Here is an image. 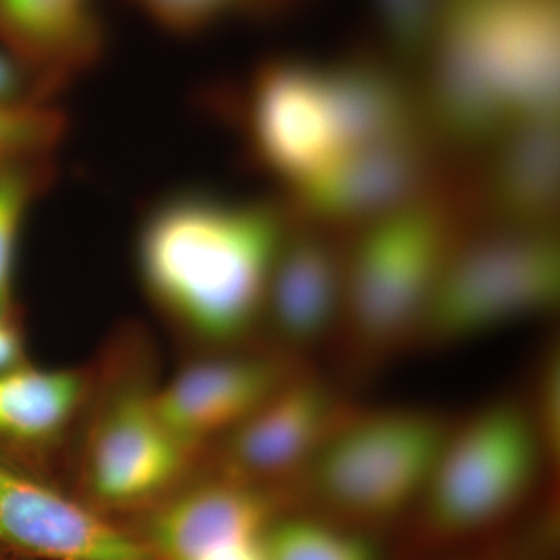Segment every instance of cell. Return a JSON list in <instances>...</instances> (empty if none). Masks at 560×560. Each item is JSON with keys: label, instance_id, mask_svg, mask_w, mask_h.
I'll return each mask as SVG.
<instances>
[{"label": "cell", "instance_id": "23", "mask_svg": "<svg viewBox=\"0 0 560 560\" xmlns=\"http://www.w3.org/2000/svg\"><path fill=\"white\" fill-rule=\"evenodd\" d=\"M22 355L20 335L14 329L13 319L0 316V371L18 366Z\"/></svg>", "mask_w": 560, "mask_h": 560}, {"label": "cell", "instance_id": "18", "mask_svg": "<svg viewBox=\"0 0 560 560\" xmlns=\"http://www.w3.org/2000/svg\"><path fill=\"white\" fill-rule=\"evenodd\" d=\"M268 560H383L368 530L318 517L276 518L267 534Z\"/></svg>", "mask_w": 560, "mask_h": 560}, {"label": "cell", "instance_id": "12", "mask_svg": "<svg viewBox=\"0 0 560 560\" xmlns=\"http://www.w3.org/2000/svg\"><path fill=\"white\" fill-rule=\"evenodd\" d=\"M291 374L285 363L265 357L205 360L180 371L150 399L162 425L194 451L241 425Z\"/></svg>", "mask_w": 560, "mask_h": 560}, {"label": "cell", "instance_id": "17", "mask_svg": "<svg viewBox=\"0 0 560 560\" xmlns=\"http://www.w3.org/2000/svg\"><path fill=\"white\" fill-rule=\"evenodd\" d=\"M54 156L0 161V316L13 319V271L22 224L54 186Z\"/></svg>", "mask_w": 560, "mask_h": 560}, {"label": "cell", "instance_id": "15", "mask_svg": "<svg viewBox=\"0 0 560 560\" xmlns=\"http://www.w3.org/2000/svg\"><path fill=\"white\" fill-rule=\"evenodd\" d=\"M492 171V198L504 217L536 228L555 209L559 136L555 117L529 121L504 135Z\"/></svg>", "mask_w": 560, "mask_h": 560}, {"label": "cell", "instance_id": "11", "mask_svg": "<svg viewBox=\"0 0 560 560\" xmlns=\"http://www.w3.org/2000/svg\"><path fill=\"white\" fill-rule=\"evenodd\" d=\"M348 415L327 383L294 375L228 433L230 477L257 482L305 470Z\"/></svg>", "mask_w": 560, "mask_h": 560}, {"label": "cell", "instance_id": "5", "mask_svg": "<svg viewBox=\"0 0 560 560\" xmlns=\"http://www.w3.org/2000/svg\"><path fill=\"white\" fill-rule=\"evenodd\" d=\"M453 250L451 217L433 202H405L372 221L345 261L341 320L357 349L382 355L418 340Z\"/></svg>", "mask_w": 560, "mask_h": 560}, {"label": "cell", "instance_id": "13", "mask_svg": "<svg viewBox=\"0 0 560 560\" xmlns=\"http://www.w3.org/2000/svg\"><path fill=\"white\" fill-rule=\"evenodd\" d=\"M0 44L60 94L103 60L98 0H0Z\"/></svg>", "mask_w": 560, "mask_h": 560}, {"label": "cell", "instance_id": "22", "mask_svg": "<svg viewBox=\"0 0 560 560\" xmlns=\"http://www.w3.org/2000/svg\"><path fill=\"white\" fill-rule=\"evenodd\" d=\"M57 92L0 44V106L54 103Z\"/></svg>", "mask_w": 560, "mask_h": 560}, {"label": "cell", "instance_id": "9", "mask_svg": "<svg viewBox=\"0 0 560 560\" xmlns=\"http://www.w3.org/2000/svg\"><path fill=\"white\" fill-rule=\"evenodd\" d=\"M276 503L256 482H206L172 501L151 523L156 560H268Z\"/></svg>", "mask_w": 560, "mask_h": 560}, {"label": "cell", "instance_id": "21", "mask_svg": "<svg viewBox=\"0 0 560 560\" xmlns=\"http://www.w3.org/2000/svg\"><path fill=\"white\" fill-rule=\"evenodd\" d=\"M536 404L529 410L536 420L548 460L559 459L560 451V359L559 348H548L541 357L536 383Z\"/></svg>", "mask_w": 560, "mask_h": 560}, {"label": "cell", "instance_id": "14", "mask_svg": "<svg viewBox=\"0 0 560 560\" xmlns=\"http://www.w3.org/2000/svg\"><path fill=\"white\" fill-rule=\"evenodd\" d=\"M345 261L318 235L289 232L272 268L264 315L280 340L311 348L342 319Z\"/></svg>", "mask_w": 560, "mask_h": 560}, {"label": "cell", "instance_id": "4", "mask_svg": "<svg viewBox=\"0 0 560 560\" xmlns=\"http://www.w3.org/2000/svg\"><path fill=\"white\" fill-rule=\"evenodd\" d=\"M452 429L418 408L349 412L305 467L308 489L341 525L396 521L422 500Z\"/></svg>", "mask_w": 560, "mask_h": 560}, {"label": "cell", "instance_id": "8", "mask_svg": "<svg viewBox=\"0 0 560 560\" xmlns=\"http://www.w3.org/2000/svg\"><path fill=\"white\" fill-rule=\"evenodd\" d=\"M0 547L38 560H156L149 545L3 460Z\"/></svg>", "mask_w": 560, "mask_h": 560}, {"label": "cell", "instance_id": "19", "mask_svg": "<svg viewBox=\"0 0 560 560\" xmlns=\"http://www.w3.org/2000/svg\"><path fill=\"white\" fill-rule=\"evenodd\" d=\"M154 27L175 38H191L232 16L268 18L293 0H127Z\"/></svg>", "mask_w": 560, "mask_h": 560}, {"label": "cell", "instance_id": "7", "mask_svg": "<svg viewBox=\"0 0 560 560\" xmlns=\"http://www.w3.org/2000/svg\"><path fill=\"white\" fill-rule=\"evenodd\" d=\"M560 257L552 235L521 228L455 248L419 338L456 345L551 312L559 301Z\"/></svg>", "mask_w": 560, "mask_h": 560}, {"label": "cell", "instance_id": "3", "mask_svg": "<svg viewBox=\"0 0 560 560\" xmlns=\"http://www.w3.org/2000/svg\"><path fill=\"white\" fill-rule=\"evenodd\" d=\"M261 172L293 201L377 143L366 94L349 62H264L219 98Z\"/></svg>", "mask_w": 560, "mask_h": 560}, {"label": "cell", "instance_id": "16", "mask_svg": "<svg viewBox=\"0 0 560 560\" xmlns=\"http://www.w3.org/2000/svg\"><path fill=\"white\" fill-rule=\"evenodd\" d=\"M84 396L79 372L13 366L0 371V444L31 447L57 438Z\"/></svg>", "mask_w": 560, "mask_h": 560}, {"label": "cell", "instance_id": "1", "mask_svg": "<svg viewBox=\"0 0 560 560\" xmlns=\"http://www.w3.org/2000/svg\"><path fill=\"white\" fill-rule=\"evenodd\" d=\"M289 232V212L271 202L172 191L140 223V279L154 304L194 337L241 340L264 316Z\"/></svg>", "mask_w": 560, "mask_h": 560}, {"label": "cell", "instance_id": "10", "mask_svg": "<svg viewBox=\"0 0 560 560\" xmlns=\"http://www.w3.org/2000/svg\"><path fill=\"white\" fill-rule=\"evenodd\" d=\"M189 448L162 425L150 397L127 394L92 433L84 475L92 495L109 506H132L178 481Z\"/></svg>", "mask_w": 560, "mask_h": 560}, {"label": "cell", "instance_id": "20", "mask_svg": "<svg viewBox=\"0 0 560 560\" xmlns=\"http://www.w3.org/2000/svg\"><path fill=\"white\" fill-rule=\"evenodd\" d=\"M68 127L54 103L0 106V161L54 156Z\"/></svg>", "mask_w": 560, "mask_h": 560}, {"label": "cell", "instance_id": "6", "mask_svg": "<svg viewBox=\"0 0 560 560\" xmlns=\"http://www.w3.org/2000/svg\"><path fill=\"white\" fill-rule=\"evenodd\" d=\"M547 460L528 407L486 405L448 434L420 500L423 529L442 544L493 528L525 503Z\"/></svg>", "mask_w": 560, "mask_h": 560}, {"label": "cell", "instance_id": "2", "mask_svg": "<svg viewBox=\"0 0 560 560\" xmlns=\"http://www.w3.org/2000/svg\"><path fill=\"white\" fill-rule=\"evenodd\" d=\"M556 0H453L434 33L431 108L442 131L478 142L555 117Z\"/></svg>", "mask_w": 560, "mask_h": 560}]
</instances>
